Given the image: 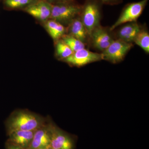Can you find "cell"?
I'll return each instance as SVG.
<instances>
[{
  "instance_id": "obj_4",
  "label": "cell",
  "mask_w": 149,
  "mask_h": 149,
  "mask_svg": "<svg viewBox=\"0 0 149 149\" xmlns=\"http://www.w3.org/2000/svg\"><path fill=\"white\" fill-rule=\"evenodd\" d=\"M133 47L132 43L126 42L120 39L113 40L109 47L102 52L103 59L113 63L120 62Z\"/></svg>"
},
{
  "instance_id": "obj_20",
  "label": "cell",
  "mask_w": 149,
  "mask_h": 149,
  "mask_svg": "<svg viewBox=\"0 0 149 149\" xmlns=\"http://www.w3.org/2000/svg\"><path fill=\"white\" fill-rule=\"evenodd\" d=\"M7 149H24L18 146H15L11 143L8 142L7 145Z\"/></svg>"
},
{
  "instance_id": "obj_11",
  "label": "cell",
  "mask_w": 149,
  "mask_h": 149,
  "mask_svg": "<svg viewBox=\"0 0 149 149\" xmlns=\"http://www.w3.org/2000/svg\"><path fill=\"white\" fill-rule=\"evenodd\" d=\"M35 130H15L8 133V142L24 149H28L31 143Z\"/></svg>"
},
{
  "instance_id": "obj_19",
  "label": "cell",
  "mask_w": 149,
  "mask_h": 149,
  "mask_svg": "<svg viewBox=\"0 0 149 149\" xmlns=\"http://www.w3.org/2000/svg\"><path fill=\"white\" fill-rule=\"evenodd\" d=\"M52 4L63 3L73 2V0H47Z\"/></svg>"
},
{
  "instance_id": "obj_5",
  "label": "cell",
  "mask_w": 149,
  "mask_h": 149,
  "mask_svg": "<svg viewBox=\"0 0 149 149\" xmlns=\"http://www.w3.org/2000/svg\"><path fill=\"white\" fill-rule=\"evenodd\" d=\"M81 13V20L90 37L93 30L100 25L101 15L99 6L94 1H89L83 7Z\"/></svg>"
},
{
  "instance_id": "obj_12",
  "label": "cell",
  "mask_w": 149,
  "mask_h": 149,
  "mask_svg": "<svg viewBox=\"0 0 149 149\" xmlns=\"http://www.w3.org/2000/svg\"><path fill=\"white\" fill-rule=\"evenodd\" d=\"M141 30V27L136 22H130L120 28L118 32V37L119 39L122 41L132 43Z\"/></svg>"
},
{
  "instance_id": "obj_22",
  "label": "cell",
  "mask_w": 149,
  "mask_h": 149,
  "mask_svg": "<svg viewBox=\"0 0 149 149\" xmlns=\"http://www.w3.org/2000/svg\"><path fill=\"white\" fill-rule=\"evenodd\" d=\"M47 149V148H41V149Z\"/></svg>"
},
{
  "instance_id": "obj_9",
  "label": "cell",
  "mask_w": 149,
  "mask_h": 149,
  "mask_svg": "<svg viewBox=\"0 0 149 149\" xmlns=\"http://www.w3.org/2000/svg\"><path fill=\"white\" fill-rule=\"evenodd\" d=\"M51 148L49 125L44 124L35 131L28 149H49Z\"/></svg>"
},
{
  "instance_id": "obj_7",
  "label": "cell",
  "mask_w": 149,
  "mask_h": 149,
  "mask_svg": "<svg viewBox=\"0 0 149 149\" xmlns=\"http://www.w3.org/2000/svg\"><path fill=\"white\" fill-rule=\"evenodd\" d=\"M51 148L56 149H74L73 139L58 127L50 124Z\"/></svg>"
},
{
  "instance_id": "obj_14",
  "label": "cell",
  "mask_w": 149,
  "mask_h": 149,
  "mask_svg": "<svg viewBox=\"0 0 149 149\" xmlns=\"http://www.w3.org/2000/svg\"><path fill=\"white\" fill-rule=\"evenodd\" d=\"M46 27L50 36L54 40H58L64 36L66 30L62 24L52 19L47 22Z\"/></svg>"
},
{
  "instance_id": "obj_3",
  "label": "cell",
  "mask_w": 149,
  "mask_h": 149,
  "mask_svg": "<svg viewBox=\"0 0 149 149\" xmlns=\"http://www.w3.org/2000/svg\"><path fill=\"white\" fill-rule=\"evenodd\" d=\"M148 1V0H142L137 2L131 3L126 6L117 21L111 27L110 30L112 31L124 23L136 22L143 11Z\"/></svg>"
},
{
  "instance_id": "obj_15",
  "label": "cell",
  "mask_w": 149,
  "mask_h": 149,
  "mask_svg": "<svg viewBox=\"0 0 149 149\" xmlns=\"http://www.w3.org/2000/svg\"><path fill=\"white\" fill-rule=\"evenodd\" d=\"M133 42L147 53H149V35L146 30L141 29L136 35Z\"/></svg>"
},
{
  "instance_id": "obj_17",
  "label": "cell",
  "mask_w": 149,
  "mask_h": 149,
  "mask_svg": "<svg viewBox=\"0 0 149 149\" xmlns=\"http://www.w3.org/2000/svg\"><path fill=\"white\" fill-rule=\"evenodd\" d=\"M57 56L62 59H65L71 56L73 52L66 44L62 41H59L56 45Z\"/></svg>"
},
{
  "instance_id": "obj_16",
  "label": "cell",
  "mask_w": 149,
  "mask_h": 149,
  "mask_svg": "<svg viewBox=\"0 0 149 149\" xmlns=\"http://www.w3.org/2000/svg\"><path fill=\"white\" fill-rule=\"evenodd\" d=\"M62 40L70 48L73 52L85 48L84 43L71 35H64L63 36Z\"/></svg>"
},
{
  "instance_id": "obj_1",
  "label": "cell",
  "mask_w": 149,
  "mask_h": 149,
  "mask_svg": "<svg viewBox=\"0 0 149 149\" xmlns=\"http://www.w3.org/2000/svg\"><path fill=\"white\" fill-rule=\"evenodd\" d=\"M8 133L15 130H35L45 124L43 119L35 113L25 111L14 113L7 123Z\"/></svg>"
},
{
  "instance_id": "obj_8",
  "label": "cell",
  "mask_w": 149,
  "mask_h": 149,
  "mask_svg": "<svg viewBox=\"0 0 149 149\" xmlns=\"http://www.w3.org/2000/svg\"><path fill=\"white\" fill-rule=\"evenodd\" d=\"M52 4L47 0L37 1L26 7L25 11L40 21L50 18Z\"/></svg>"
},
{
  "instance_id": "obj_13",
  "label": "cell",
  "mask_w": 149,
  "mask_h": 149,
  "mask_svg": "<svg viewBox=\"0 0 149 149\" xmlns=\"http://www.w3.org/2000/svg\"><path fill=\"white\" fill-rule=\"evenodd\" d=\"M70 35L85 43L88 34L81 19H74L71 22L70 27Z\"/></svg>"
},
{
  "instance_id": "obj_21",
  "label": "cell",
  "mask_w": 149,
  "mask_h": 149,
  "mask_svg": "<svg viewBox=\"0 0 149 149\" xmlns=\"http://www.w3.org/2000/svg\"><path fill=\"white\" fill-rule=\"evenodd\" d=\"M101 1L104 3H109L115 0H101Z\"/></svg>"
},
{
  "instance_id": "obj_6",
  "label": "cell",
  "mask_w": 149,
  "mask_h": 149,
  "mask_svg": "<svg viewBox=\"0 0 149 149\" xmlns=\"http://www.w3.org/2000/svg\"><path fill=\"white\" fill-rule=\"evenodd\" d=\"M102 60H103L102 54L93 52L85 48L73 52L64 61L72 66L82 67Z\"/></svg>"
},
{
  "instance_id": "obj_18",
  "label": "cell",
  "mask_w": 149,
  "mask_h": 149,
  "mask_svg": "<svg viewBox=\"0 0 149 149\" xmlns=\"http://www.w3.org/2000/svg\"><path fill=\"white\" fill-rule=\"evenodd\" d=\"M37 0H5L6 5L11 8H19L27 6Z\"/></svg>"
},
{
  "instance_id": "obj_23",
  "label": "cell",
  "mask_w": 149,
  "mask_h": 149,
  "mask_svg": "<svg viewBox=\"0 0 149 149\" xmlns=\"http://www.w3.org/2000/svg\"><path fill=\"white\" fill-rule=\"evenodd\" d=\"M49 149H56L52 148H50Z\"/></svg>"
},
{
  "instance_id": "obj_10",
  "label": "cell",
  "mask_w": 149,
  "mask_h": 149,
  "mask_svg": "<svg viewBox=\"0 0 149 149\" xmlns=\"http://www.w3.org/2000/svg\"><path fill=\"white\" fill-rule=\"evenodd\" d=\"M90 37L94 47L102 52L108 47L114 40L107 30L100 25L93 30Z\"/></svg>"
},
{
  "instance_id": "obj_2",
  "label": "cell",
  "mask_w": 149,
  "mask_h": 149,
  "mask_svg": "<svg viewBox=\"0 0 149 149\" xmlns=\"http://www.w3.org/2000/svg\"><path fill=\"white\" fill-rule=\"evenodd\" d=\"M83 7L73 2L52 4L50 18L59 23L71 22L82 12Z\"/></svg>"
}]
</instances>
